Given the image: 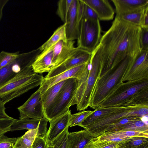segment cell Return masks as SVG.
Listing matches in <instances>:
<instances>
[{
    "instance_id": "obj_1",
    "label": "cell",
    "mask_w": 148,
    "mask_h": 148,
    "mask_svg": "<svg viewBox=\"0 0 148 148\" xmlns=\"http://www.w3.org/2000/svg\"><path fill=\"white\" fill-rule=\"evenodd\" d=\"M141 28L116 16L110 28L101 36L99 77L127 57L135 58L140 52Z\"/></svg>"
},
{
    "instance_id": "obj_2",
    "label": "cell",
    "mask_w": 148,
    "mask_h": 148,
    "mask_svg": "<svg viewBox=\"0 0 148 148\" xmlns=\"http://www.w3.org/2000/svg\"><path fill=\"white\" fill-rule=\"evenodd\" d=\"M136 105L148 106V79L122 82L112 90L99 106Z\"/></svg>"
},
{
    "instance_id": "obj_3",
    "label": "cell",
    "mask_w": 148,
    "mask_h": 148,
    "mask_svg": "<svg viewBox=\"0 0 148 148\" xmlns=\"http://www.w3.org/2000/svg\"><path fill=\"white\" fill-rule=\"evenodd\" d=\"M101 65L99 44L91 53L88 63L77 79V87L72 106L76 104L77 110H84L89 107L93 88L96 80L99 77Z\"/></svg>"
},
{
    "instance_id": "obj_4",
    "label": "cell",
    "mask_w": 148,
    "mask_h": 148,
    "mask_svg": "<svg viewBox=\"0 0 148 148\" xmlns=\"http://www.w3.org/2000/svg\"><path fill=\"white\" fill-rule=\"evenodd\" d=\"M135 59L126 57L117 66L97 79L91 95L89 107L95 109L99 106L112 90L122 82L124 75Z\"/></svg>"
},
{
    "instance_id": "obj_5",
    "label": "cell",
    "mask_w": 148,
    "mask_h": 148,
    "mask_svg": "<svg viewBox=\"0 0 148 148\" xmlns=\"http://www.w3.org/2000/svg\"><path fill=\"white\" fill-rule=\"evenodd\" d=\"M32 65L26 66L0 87V101L5 104L40 86L44 77L34 72Z\"/></svg>"
},
{
    "instance_id": "obj_6",
    "label": "cell",
    "mask_w": 148,
    "mask_h": 148,
    "mask_svg": "<svg viewBox=\"0 0 148 148\" xmlns=\"http://www.w3.org/2000/svg\"><path fill=\"white\" fill-rule=\"evenodd\" d=\"M101 28L98 18H82L80 21L77 47L91 53L99 43Z\"/></svg>"
},
{
    "instance_id": "obj_7",
    "label": "cell",
    "mask_w": 148,
    "mask_h": 148,
    "mask_svg": "<svg viewBox=\"0 0 148 148\" xmlns=\"http://www.w3.org/2000/svg\"><path fill=\"white\" fill-rule=\"evenodd\" d=\"M77 79H67L47 114L44 116L49 121L54 119L69 110L76 92Z\"/></svg>"
},
{
    "instance_id": "obj_8",
    "label": "cell",
    "mask_w": 148,
    "mask_h": 148,
    "mask_svg": "<svg viewBox=\"0 0 148 148\" xmlns=\"http://www.w3.org/2000/svg\"><path fill=\"white\" fill-rule=\"evenodd\" d=\"M142 105L122 106L119 110L108 115L86 127L84 129L93 137L96 138L105 132L107 128L120 118L128 116L141 117Z\"/></svg>"
},
{
    "instance_id": "obj_9",
    "label": "cell",
    "mask_w": 148,
    "mask_h": 148,
    "mask_svg": "<svg viewBox=\"0 0 148 148\" xmlns=\"http://www.w3.org/2000/svg\"><path fill=\"white\" fill-rule=\"evenodd\" d=\"M41 51L38 48L19 54L16 58L0 69V87L14 77L25 67L32 65Z\"/></svg>"
},
{
    "instance_id": "obj_10",
    "label": "cell",
    "mask_w": 148,
    "mask_h": 148,
    "mask_svg": "<svg viewBox=\"0 0 148 148\" xmlns=\"http://www.w3.org/2000/svg\"><path fill=\"white\" fill-rule=\"evenodd\" d=\"M42 94L38 89L23 105L17 108L19 119H41L44 117Z\"/></svg>"
},
{
    "instance_id": "obj_11",
    "label": "cell",
    "mask_w": 148,
    "mask_h": 148,
    "mask_svg": "<svg viewBox=\"0 0 148 148\" xmlns=\"http://www.w3.org/2000/svg\"><path fill=\"white\" fill-rule=\"evenodd\" d=\"M82 19V3L80 0H72L65 22L68 40L77 38L79 25Z\"/></svg>"
},
{
    "instance_id": "obj_12",
    "label": "cell",
    "mask_w": 148,
    "mask_h": 148,
    "mask_svg": "<svg viewBox=\"0 0 148 148\" xmlns=\"http://www.w3.org/2000/svg\"><path fill=\"white\" fill-rule=\"evenodd\" d=\"M148 79V50H141L127 71L122 82Z\"/></svg>"
},
{
    "instance_id": "obj_13",
    "label": "cell",
    "mask_w": 148,
    "mask_h": 148,
    "mask_svg": "<svg viewBox=\"0 0 148 148\" xmlns=\"http://www.w3.org/2000/svg\"><path fill=\"white\" fill-rule=\"evenodd\" d=\"M74 43V40L61 41L53 47L51 69L60 65L78 52L80 49L75 47Z\"/></svg>"
},
{
    "instance_id": "obj_14",
    "label": "cell",
    "mask_w": 148,
    "mask_h": 148,
    "mask_svg": "<svg viewBox=\"0 0 148 148\" xmlns=\"http://www.w3.org/2000/svg\"><path fill=\"white\" fill-rule=\"evenodd\" d=\"M91 53L80 49L73 56L59 66L52 69L44 77L47 78L56 75L75 67L90 61Z\"/></svg>"
},
{
    "instance_id": "obj_15",
    "label": "cell",
    "mask_w": 148,
    "mask_h": 148,
    "mask_svg": "<svg viewBox=\"0 0 148 148\" xmlns=\"http://www.w3.org/2000/svg\"><path fill=\"white\" fill-rule=\"evenodd\" d=\"M89 62L75 67L53 77L47 78L44 77L38 88L41 94L51 86L61 81L72 77L78 79Z\"/></svg>"
},
{
    "instance_id": "obj_16",
    "label": "cell",
    "mask_w": 148,
    "mask_h": 148,
    "mask_svg": "<svg viewBox=\"0 0 148 148\" xmlns=\"http://www.w3.org/2000/svg\"><path fill=\"white\" fill-rule=\"evenodd\" d=\"M48 120L43 117L41 119H15L11 125L10 131L21 130H30L38 128L37 136L43 137L47 132Z\"/></svg>"
},
{
    "instance_id": "obj_17",
    "label": "cell",
    "mask_w": 148,
    "mask_h": 148,
    "mask_svg": "<svg viewBox=\"0 0 148 148\" xmlns=\"http://www.w3.org/2000/svg\"><path fill=\"white\" fill-rule=\"evenodd\" d=\"M71 114V110H69L56 119L49 121L50 125L45 135L46 144L50 143L66 128L69 127Z\"/></svg>"
},
{
    "instance_id": "obj_18",
    "label": "cell",
    "mask_w": 148,
    "mask_h": 148,
    "mask_svg": "<svg viewBox=\"0 0 148 148\" xmlns=\"http://www.w3.org/2000/svg\"><path fill=\"white\" fill-rule=\"evenodd\" d=\"M116 16L142 10L148 7V0H112Z\"/></svg>"
},
{
    "instance_id": "obj_19",
    "label": "cell",
    "mask_w": 148,
    "mask_h": 148,
    "mask_svg": "<svg viewBox=\"0 0 148 148\" xmlns=\"http://www.w3.org/2000/svg\"><path fill=\"white\" fill-rule=\"evenodd\" d=\"M82 1L93 10L99 20L109 21L113 19L115 11L108 0Z\"/></svg>"
},
{
    "instance_id": "obj_20",
    "label": "cell",
    "mask_w": 148,
    "mask_h": 148,
    "mask_svg": "<svg viewBox=\"0 0 148 148\" xmlns=\"http://www.w3.org/2000/svg\"><path fill=\"white\" fill-rule=\"evenodd\" d=\"M53 48L42 51L36 58L31 66L34 72L42 74L50 71L52 68Z\"/></svg>"
},
{
    "instance_id": "obj_21",
    "label": "cell",
    "mask_w": 148,
    "mask_h": 148,
    "mask_svg": "<svg viewBox=\"0 0 148 148\" xmlns=\"http://www.w3.org/2000/svg\"><path fill=\"white\" fill-rule=\"evenodd\" d=\"M122 107L103 108L99 106L92 111L91 113L84 120L79 126L84 129L87 126L106 116L119 110Z\"/></svg>"
},
{
    "instance_id": "obj_22",
    "label": "cell",
    "mask_w": 148,
    "mask_h": 148,
    "mask_svg": "<svg viewBox=\"0 0 148 148\" xmlns=\"http://www.w3.org/2000/svg\"><path fill=\"white\" fill-rule=\"evenodd\" d=\"M66 80L61 81L52 86L42 95L41 99L44 116L49 110Z\"/></svg>"
},
{
    "instance_id": "obj_23",
    "label": "cell",
    "mask_w": 148,
    "mask_h": 148,
    "mask_svg": "<svg viewBox=\"0 0 148 148\" xmlns=\"http://www.w3.org/2000/svg\"><path fill=\"white\" fill-rule=\"evenodd\" d=\"M93 138L85 130L76 132H69L68 148H84Z\"/></svg>"
},
{
    "instance_id": "obj_24",
    "label": "cell",
    "mask_w": 148,
    "mask_h": 148,
    "mask_svg": "<svg viewBox=\"0 0 148 148\" xmlns=\"http://www.w3.org/2000/svg\"><path fill=\"white\" fill-rule=\"evenodd\" d=\"M141 136L148 137V134L133 131H118L106 132L97 138L99 140H110L119 142L129 137Z\"/></svg>"
},
{
    "instance_id": "obj_25",
    "label": "cell",
    "mask_w": 148,
    "mask_h": 148,
    "mask_svg": "<svg viewBox=\"0 0 148 148\" xmlns=\"http://www.w3.org/2000/svg\"><path fill=\"white\" fill-rule=\"evenodd\" d=\"M61 41L64 42L68 41L65 23L58 27L48 40L39 47L42 51H45L52 48Z\"/></svg>"
},
{
    "instance_id": "obj_26",
    "label": "cell",
    "mask_w": 148,
    "mask_h": 148,
    "mask_svg": "<svg viewBox=\"0 0 148 148\" xmlns=\"http://www.w3.org/2000/svg\"><path fill=\"white\" fill-rule=\"evenodd\" d=\"M143 117H138L119 128L116 131H133L148 134V124L143 121Z\"/></svg>"
},
{
    "instance_id": "obj_27",
    "label": "cell",
    "mask_w": 148,
    "mask_h": 148,
    "mask_svg": "<svg viewBox=\"0 0 148 148\" xmlns=\"http://www.w3.org/2000/svg\"><path fill=\"white\" fill-rule=\"evenodd\" d=\"M5 105L0 101V136L10 132L11 125L15 120L6 113Z\"/></svg>"
},
{
    "instance_id": "obj_28",
    "label": "cell",
    "mask_w": 148,
    "mask_h": 148,
    "mask_svg": "<svg viewBox=\"0 0 148 148\" xmlns=\"http://www.w3.org/2000/svg\"><path fill=\"white\" fill-rule=\"evenodd\" d=\"M123 140L117 142L110 140H99L93 138L89 141L84 148H114L121 146Z\"/></svg>"
},
{
    "instance_id": "obj_29",
    "label": "cell",
    "mask_w": 148,
    "mask_h": 148,
    "mask_svg": "<svg viewBox=\"0 0 148 148\" xmlns=\"http://www.w3.org/2000/svg\"><path fill=\"white\" fill-rule=\"evenodd\" d=\"M147 8L138 12L116 16L124 21L141 27L145 10Z\"/></svg>"
},
{
    "instance_id": "obj_30",
    "label": "cell",
    "mask_w": 148,
    "mask_h": 148,
    "mask_svg": "<svg viewBox=\"0 0 148 148\" xmlns=\"http://www.w3.org/2000/svg\"><path fill=\"white\" fill-rule=\"evenodd\" d=\"M68 127L51 142L46 144L45 148H68Z\"/></svg>"
},
{
    "instance_id": "obj_31",
    "label": "cell",
    "mask_w": 148,
    "mask_h": 148,
    "mask_svg": "<svg viewBox=\"0 0 148 148\" xmlns=\"http://www.w3.org/2000/svg\"><path fill=\"white\" fill-rule=\"evenodd\" d=\"M39 129L28 130L23 136L17 138L16 142L19 145L28 148H31Z\"/></svg>"
},
{
    "instance_id": "obj_32",
    "label": "cell",
    "mask_w": 148,
    "mask_h": 148,
    "mask_svg": "<svg viewBox=\"0 0 148 148\" xmlns=\"http://www.w3.org/2000/svg\"><path fill=\"white\" fill-rule=\"evenodd\" d=\"M148 143V137L135 136L123 140V145L127 148H133Z\"/></svg>"
},
{
    "instance_id": "obj_33",
    "label": "cell",
    "mask_w": 148,
    "mask_h": 148,
    "mask_svg": "<svg viewBox=\"0 0 148 148\" xmlns=\"http://www.w3.org/2000/svg\"><path fill=\"white\" fill-rule=\"evenodd\" d=\"M72 0H60L57 3V15L62 21L65 22Z\"/></svg>"
},
{
    "instance_id": "obj_34",
    "label": "cell",
    "mask_w": 148,
    "mask_h": 148,
    "mask_svg": "<svg viewBox=\"0 0 148 148\" xmlns=\"http://www.w3.org/2000/svg\"><path fill=\"white\" fill-rule=\"evenodd\" d=\"M138 117H139L136 116H128L122 117L114 123L110 125L106 129L105 132L115 131L119 128Z\"/></svg>"
},
{
    "instance_id": "obj_35",
    "label": "cell",
    "mask_w": 148,
    "mask_h": 148,
    "mask_svg": "<svg viewBox=\"0 0 148 148\" xmlns=\"http://www.w3.org/2000/svg\"><path fill=\"white\" fill-rule=\"evenodd\" d=\"M19 54V51L15 53L1 51L0 53V69L15 59Z\"/></svg>"
},
{
    "instance_id": "obj_36",
    "label": "cell",
    "mask_w": 148,
    "mask_h": 148,
    "mask_svg": "<svg viewBox=\"0 0 148 148\" xmlns=\"http://www.w3.org/2000/svg\"><path fill=\"white\" fill-rule=\"evenodd\" d=\"M92 111L83 110V111L71 114L69 123V127L79 126L80 123L87 117Z\"/></svg>"
},
{
    "instance_id": "obj_37",
    "label": "cell",
    "mask_w": 148,
    "mask_h": 148,
    "mask_svg": "<svg viewBox=\"0 0 148 148\" xmlns=\"http://www.w3.org/2000/svg\"><path fill=\"white\" fill-rule=\"evenodd\" d=\"M82 3V19L98 18L93 10L88 5L80 0Z\"/></svg>"
},
{
    "instance_id": "obj_38",
    "label": "cell",
    "mask_w": 148,
    "mask_h": 148,
    "mask_svg": "<svg viewBox=\"0 0 148 148\" xmlns=\"http://www.w3.org/2000/svg\"><path fill=\"white\" fill-rule=\"evenodd\" d=\"M17 138H9L4 134L0 136V148H13Z\"/></svg>"
},
{
    "instance_id": "obj_39",
    "label": "cell",
    "mask_w": 148,
    "mask_h": 148,
    "mask_svg": "<svg viewBox=\"0 0 148 148\" xmlns=\"http://www.w3.org/2000/svg\"><path fill=\"white\" fill-rule=\"evenodd\" d=\"M140 28V40L141 50H148V28Z\"/></svg>"
},
{
    "instance_id": "obj_40",
    "label": "cell",
    "mask_w": 148,
    "mask_h": 148,
    "mask_svg": "<svg viewBox=\"0 0 148 148\" xmlns=\"http://www.w3.org/2000/svg\"><path fill=\"white\" fill-rule=\"evenodd\" d=\"M45 136L43 137L36 136L31 148H45Z\"/></svg>"
},
{
    "instance_id": "obj_41",
    "label": "cell",
    "mask_w": 148,
    "mask_h": 148,
    "mask_svg": "<svg viewBox=\"0 0 148 148\" xmlns=\"http://www.w3.org/2000/svg\"><path fill=\"white\" fill-rule=\"evenodd\" d=\"M141 28H148V8H147L145 10L143 24Z\"/></svg>"
},
{
    "instance_id": "obj_42",
    "label": "cell",
    "mask_w": 148,
    "mask_h": 148,
    "mask_svg": "<svg viewBox=\"0 0 148 148\" xmlns=\"http://www.w3.org/2000/svg\"><path fill=\"white\" fill-rule=\"evenodd\" d=\"M8 1V0H0V21L3 15L2 11L3 8Z\"/></svg>"
},
{
    "instance_id": "obj_43",
    "label": "cell",
    "mask_w": 148,
    "mask_h": 148,
    "mask_svg": "<svg viewBox=\"0 0 148 148\" xmlns=\"http://www.w3.org/2000/svg\"><path fill=\"white\" fill-rule=\"evenodd\" d=\"M13 148H28L24 146L20 145L16 142L15 143Z\"/></svg>"
},
{
    "instance_id": "obj_44",
    "label": "cell",
    "mask_w": 148,
    "mask_h": 148,
    "mask_svg": "<svg viewBox=\"0 0 148 148\" xmlns=\"http://www.w3.org/2000/svg\"><path fill=\"white\" fill-rule=\"evenodd\" d=\"M123 148H127L124 147ZM133 148H148V143Z\"/></svg>"
},
{
    "instance_id": "obj_45",
    "label": "cell",
    "mask_w": 148,
    "mask_h": 148,
    "mask_svg": "<svg viewBox=\"0 0 148 148\" xmlns=\"http://www.w3.org/2000/svg\"><path fill=\"white\" fill-rule=\"evenodd\" d=\"M123 143L120 146L117 147H115V148H123L124 147V146L123 145Z\"/></svg>"
}]
</instances>
